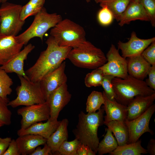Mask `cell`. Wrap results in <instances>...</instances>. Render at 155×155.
Returning a JSON list of instances; mask_svg holds the SVG:
<instances>
[{
	"mask_svg": "<svg viewBox=\"0 0 155 155\" xmlns=\"http://www.w3.org/2000/svg\"><path fill=\"white\" fill-rule=\"evenodd\" d=\"M46 49L42 52L34 64L25 71L29 80L39 82L46 75L57 68L67 58L71 47L59 46L50 36L46 41Z\"/></svg>",
	"mask_w": 155,
	"mask_h": 155,
	"instance_id": "cell-1",
	"label": "cell"
},
{
	"mask_svg": "<svg viewBox=\"0 0 155 155\" xmlns=\"http://www.w3.org/2000/svg\"><path fill=\"white\" fill-rule=\"evenodd\" d=\"M104 112L103 108L97 112L86 114L81 111L76 127L72 131L75 138L81 144L88 146L96 153L99 143L98 130L104 124Z\"/></svg>",
	"mask_w": 155,
	"mask_h": 155,
	"instance_id": "cell-2",
	"label": "cell"
},
{
	"mask_svg": "<svg viewBox=\"0 0 155 155\" xmlns=\"http://www.w3.org/2000/svg\"><path fill=\"white\" fill-rule=\"evenodd\" d=\"M112 83L116 95L115 100L126 106L136 96L155 93V90L148 86L145 81L129 75L124 79L114 77Z\"/></svg>",
	"mask_w": 155,
	"mask_h": 155,
	"instance_id": "cell-3",
	"label": "cell"
},
{
	"mask_svg": "<svg viewBox=\"0 0 155 155\" xmlns=\"http://www.w3.org/2000/svg\"><path fill=\"white\" fill-rule=\"evenodd\" d=\"M50 34L61 46L78 47L83 45L87 41L84 28L68 19L62 20L52 28Z\"/></svg>",
	"mask_w": 155,
	"mask_h": 155,
	"instance_id": "cell-4",
	"label": "cell"
},
{
	"mask_svg": "<svg viewBox=\"0 0 155 155\" xmlns=\"http://www.w3.org/2000/svg\"><path fill=\"white\" fill-rule=\"evenodd\" d=\"M67 58L75 66L88 69L98 68L107 62L102 50L88 41L81 46L72 48Z\"/></svg>",
	"mask_w": 155,
	"mask_h": 155,
	"instance_id": "cell-5",
	"label": "cell"
},
{
	"mask_svg": "<svg viewBox=\"0 0 155 155\" xmlns=\"http://www.w3.org/2000/svg\"><path fill=\"white\" fill-rule=\"evenodd\" d=\"M62 20L61 16L56 13H49L44 7L35 16L29 27L24 32L16 36L18 42L24 45L27 44L32 38L38 37L42 41L45 33L54 27Z\"/></svg>",
	"mask_w": 155,
	"mask_h": 155,
	"instance_id": "cell-6",
	"label": "cell"
},
{
	"mask_svg": "<svg viewBox=\"0 0 155 155\" xmlns=\"http://www.w3.org/2000/svg\"><path fill=\"white\" fill-rule=\"evenodd\" d=\"M18 75L21 84L16 88L17 97L9 101L8 106L15 108L20 106H28L46 102L39 82H33L22 76Z\"/></svg>",
	"mask_w": 155,
	"mask_h": 155,
	"instance_id": "cell-7",
	"label": "cell"
},
{
	"mask_svg": "<svg viewBox=\"0 0 155 155\" xmlns=\"http://www.w3.org/2000/svg\"><path fill=\"white\" fill-rule=\"evenodd\" d=\"M22 6L8 2L0 7V34L16 36L25 22L20 17Z\"/></svg>",
	"mask_w": 155,
	"mask_h": 155,
	"instance_id": "cell-8",
	"label": "cell"
},
{
	"mask_svg": "<svg viewBox=\"0 0 155 155\" xmlns=\"http://www.w3.org/2000/svg\"><path fill=\"white\" fill-rule=\"evenodd\" d=\"M106 62L98 68L104 75L125 79L128 75L126 58L121 56L119 49L112 44L106 55Z\"/></svg>",
	"mask_w": 155,
	"mask_h": 155,
	"instance_id": "cell-9",
	"label": "cell"
},
{
	"mask_svg": "<svg viewBox=\"0 0 155 155\" xmlns=\"http://www.w3.org/2000/svg\"><path fill=\"white\" fill-rule=\"evenodd\" d=\"M17 113L22 117L20 129H22L35 123L47 121L50 118L49 108L46 102L25 106L18 109Z\"/></svg>",
	"mask_w": 155,
	"mask_h": 155,
	"instance_id": "cell-10",
	"label": "cell"
},
{
	"mask_svg": "<svg viewBox=\"0 0 155 155\" xmlns=\"http://www.w3.org/2000/svg\"><path fill=\"white\" fill-rule=\"evenodd\" d=\"M155 111V104H153L144 113L131 120L127 119L124 121L128 131L127 144L134 142L139 140L144 133L149 132L153 135V131L149 128L150 121Z\"/></svg>",
	"mask_w": 155,
	"mask_h": 155,
	"instance_id": "cell-11",
	"label": "cell"
},
{
	"mask_svg": "<svg viewBox=\"0 0 155 155\" xmlns=\"http://www.w3.org/2000/svg\"><path fill=\"white\" fill-rule=\"evenodd\" d=\"M71 97V95L68 90L66 83L50 94L46 102L49 108L51 119L57 120L60 112L70 102Z\"/></svg>",
	"mask_w": 155,
	"mask_h": 155,
	"instance_id": "cell-12",
	"label": "cell"
},
{
	"mask_svg": "<svg viewBox=\"0 0 155 155\" xmlns=\"http://www.w3.org/2000/svg\"><path fill=\"white\" fill-rule=\"evenodd\" d=\"M65 62L57 69L45 75L39 82L46 100L50 94L63 84L66 83L67 77L65 73Z\"/></svg>",
	"mask_w": 155,
	"mask_h": 155,
	"instance_id": "cell-13",
	"label": "cell"
},
{
	"mask_svg": "<svg viewBox=\"0 0 155 155\" xmlns=\"http://www.w3.org/2000/svg\"><path fill=\"white\" fill-rule=\"evenodd\" d=\"M154 41L155 37L147 39L139 38L135 32L133 31L127 42H124L119 40L117 45L119 49L121 50L122 56L126 58L141 54Z\"/></svg>",
	"mask_w": 155,
	"mask_h": 155,
	"instance_id": "cell-14",
	"label": "cell"
},
{
	"mask_svg": "<svg viewBox=\"0 0 155 155\" xmlns=\"http://www.w3.org/2000/svg\"><path fill=\"white\" fill-rule=\"evenodd\" d=\"M24 45L19 43L16 36L0 34V65H4L21 51Z\"/></svg>",
	"mask_w": 155,
	"mask_h": 155,
	"instance_id": "cell-15",
	"label": "cell"
},
{
	"mask_svg": "<svg viewBox=\"0 0 155 155\" xmlns=\"http://www.w3.org/2000/svg\"><path fill=\"white\" fill-rule=\"evenodd\" d=\"M102 93L104 100L102 108L106 113L104 124L112 121H124L127 118V106L119 103L115 99H109L103 91Z\"/></svg>",
	"mask_w": 155,
	"mask_h": 155,
	"instance_id": "cell-16",
	"label": "cell"
},
{
	"mask_svg": "<svg viewBox=\"0 0 155 155\" xmlns=\"http://www.w3.org/2000/svg\"><path fill=\"white\" fill-rule=\"evenodd\" d=\"M155 99V93L146 96L135 97L127 105V119L131 120L144 113L153 104Z\"/></svg>",
	"mask_w": 155,
	"mask_h": 155,
	"instance_id": "cell-17",
	"label": "cell"
},
{
	"mask_svg": "<svg viewBox=\"0 0 155 155\" xmlns=\"http://www.w3.org/2000/svg\"><path fill=\"white\" fill-rule=\"evenodd\" d=\"M60 121L53 120L49 118L46 122H39L34 123L24 129L18 130L17 134L18 136L32 134L41 136L47 139L57 129Z\"/></svg>",
	"mask_w": 155,
	"mask_h": 155,
	"instance_id": "cell-18",
	"label": "cell"
},
{
	"mask_svg": "<svg viewBox=\"0 0 155 155\" xmlns=\"http://www.w3.org/2000/svg\"><path fill=\"white\" fill-rule=\"evenodd\" d=\"M34 48L35 46L31 44H28L9 62L1 66L0 68L4 69L7 73H14L29 80L24 69V63L28 54Z\"/></svg>",
	"mask_w": 155,
	"mask_h": 155,
	"instance_id": "cell-19",
	"label": "cell"
},
{
	"mask_svg": "<svg viewBox=\"0 0 155 155\" xmlns=\"http://www.w3.org/2000/svg\"><path fill=\"white\" fill-rule=\"evenodd\" d=\"M129 75L138 80H144L148 75L151 65L141 54L126 58Z\"/></svg>",
	"mask_w": 155,
	"mask_h": 155,
	"instance_id": "cell-20",
	"label": "cell"
},
{
	"mask_svg": "<svg viewBox=\"0 0 155 155\" xmlns=\"http://www.w3.org/2000/svg\"><path fill=\"white\" fill-rule=\"evenodd\" d=\"M137 20L150 21L142 4L139 2H135L133 0L122 14L118 24L120 26H122L125 24H129L132 21Z\"/></svg>",
	"mask_w": 155,
	"mask_h": 155,
	"instance_id": "cell-21",
	"label": "cell"
},
{
	"mask_svg": "<svg viewBox=\"0 0 155 155\" xmlns=\"http://www.w3.org/2000/svg\"><path fill=\"white\" fill-rule=\"evenodd\" d=\"M47 140L41 136L32 134L19 136L16 140L22 155H31L38 146L45 144Z\"/></svg>",
	"mask_w": 155,
	"mask_h": 155,
	"instance_id": "cell-22",
	"label": "cell"
},
{
	"mask_svg": "<svg viewBox=\"0 0 155 155\" xmlns=\"http://www.w3.org/2000/svg\"><path fill=\"white\" fill-rule=\"evenodd\" d=\"M69 123L68 120L66 118L60 121L57 129L47 139L46 143L50 148L53 155L55 154L63 142L67 140Z\"/></svg>",
	"mask_w": 155,
	"mask_h": 155,
	"instance_id": "cell-23",
	"label": "cell"
},
{
	"mask_svg": "<svg viewBox=\"0 0 155 155\" xmlns=\"http://www.w3.org/2000/svg\"><path fill=\"white\" fill-rule=\"evenodd\" d=\"M104 124L114 134L118 146H122L127 144L129 133L124 121H112Z\"/></svg>",
	"mask_w": 155,
	"mask_h": 155,
	"instance_id": "cell-24",
	"label": "cell"
},
{
	"mask_svg": "<svg viewBox=\"0 0 155 155\" xmlns=\"http://www.w3.org/2000/svg\"><path fill=\"white\" fill-rule=\"evenodd\" d=\"M141 140L136 142L125 145L118 146L110 155H141L147 153V150L141 145Z\"/></svg>",
	"mask_w": 155,
	"mask_h": 155,
	"instance_id": "cell-25",
	"label": "cell"
},
{
	"mask_svg": "<svg viewBox=\"0 0 155 155\" xmlns=\"http://www.w3.org/2000/svg\"><path fill=\"white\" fill-rule=\"evenodd\" d=\"M133 0H106L100 3L102 7H106L113 14L114 19L119 22L129 4Z\"/></svg>",
	"mask_w": 155,
	"mask_h": 155,
	"instance_id": "cell-26",
	"label": "cell"
},
{
	"mask_svg": "<svg viewBox=\"0 0 155 155\" xmlns=\"http://www.w3.org/2000/svg\"><path fill=\"white\" fill-rule=\"evenodd\" d=\"M106 129V133L103 139L99 143L98 147L97 153L99 155L109 154L114 150L118 146L111 130L108 128Z\"/></svg>",
	"mask_w": 155,
	"mask_h": 155,
	"instance_id": "cell-27",
	"label": "cell"
},
{
	"mask_svg": "<svg viewBox=\"0 0 155 155\" xmlns=\"http://www.w3.org/2000/svg\"><path fill=\"white\" fill-rule=\"evenodd\" d=\"M45 0H30L22 6L20 17L23 20L29 16H35L43 8Z\"/></svg>",
	"mask_w": 155,
	"mask_h": 155,
	"instance_id": "cell-28",
	"label": "cell"
},
{
	"mask_svg": "<svg viewBox=\"0 0 155 155\" xmlns=\"http://www.w3.org/2000/svg\"><path fill=\"white\" fill-rule=\"evenodd\" d=\"M102 92L93 91L88 96L86 102V111L88 113L96 112L101 108L104 102Z\"/></svg>",
	"mask_w": 155,
	"mask_h": 155,
	"instance_id": "cell-29",
	"label": "cell"
},
{
	"mask_svg": "<svg viewBox=\"0 0 155 155\" xmlns=\"http://www.w3.org/2000/svg\"><path fill=\"white\" fill-rule=\"evenodd\" d=\"M12 80L3 69L0 68V97L7 99L8 95H10L12 90L11 86L13 84Z\"/></svg>",
	"mask_w": 155,
	"mask_h": 155,
	"instance_id": "cell-30",
	"label": "cell"
},
{
	"mask_svg": "<svg viewBox=\"0 0 155 155\" xmlns=\"http://www.w3.org/2000/svg\"><path fill=\"white\" fill-rule=\"evenodd\" d=\"M104 75L102 71L98 68L94 69L87 74L84 79V83L87 87L101 86Z\"/></svg>",
	"mask_w": 155,
	"mask_h": 155,
	"instance_id": "cell-31",
	"label": "cell"
},
{
	"mask_svg": "<svg viewBox=\"0 0 155 155\" xmlns=\"http://www.w3.org/2000/svg\"><path fill=\"white\" fill-rule=\"evenodd\" d=\"M80 142L76 138L71 141L65 140L61 144L55 155H76Z\"/></svg>",
	"mask_w": 155,
	"mask_h": 155,
	"instance_id": "cell-32",
	"label": "cell"
},
{
	"mask_svg": "<svg viewBox=\"0 0 155 155\" xmlns=\"http://www.w3.org/2000/svg\"><path fill=\"white\" fill-rule=\"evenodd\" d=\"M9 99H5L0 97V123L9 125L11 123V112L8 108Z\"/></svg>",
	"mask_w": 155,
	"mask_h": 155,
	"instance_id": "cell-33",
	"label": "cell"
},
{
	"mask_svg": "<svg viewBox=\"0 0 155 155\" xmlns=\"http://www.w3.org/2000/svg\"><path fill=\"white\" fill-rule=\"evenodd\" d=\"M114 77L110 75H104L101 86L106 96L110 100L115 99L116 95L112 83Z\"/></svg>",
	"mask_w": 155,
	"mask_h": 155,
	"instance_id": "cell-34",
	"label": "cell"
},
{
	"mask_svg": "<svg viewBox=\"0 0 155 155\" xmlns=\"http://www.w3.org/2000/svg\"><path fill=\"white\" fill-rule=\"evenodd\" d=\"M97 18L99 23L103 26H107L113 22L114 17L109 9L106 6L102 7L99 11Z\"/></svg>",
	"mask_w": 155,
	"mask_h": 155,
	"instance_id": "cell-35",
	"label": "cell"
},
{
	"mask_svg": "<svg viewBox=\"0 0 155 155\" xmlns=\"http://www.w3.org/2000/svg\"><path fill=\"white\" fill-rule=\"evenodd\" d=\"M144 6L153 27L155 26V0H140Z\"/></svg>",
	"mask_w": 155,
	"mask_h": 155,
	"instance_id": "cell-36",
	"label": "cell"
},
{
	"mask_svg": "<svg viewBox=\"0 0 155 155\" xmlns=\"http://www.w3.org/2000/svg\"><path fill=\"white\" fill-rule=\"evenodd\" d=\"M141 55L151 65H155V41L144 50Z\"/></svg>",
	"mask_w": 155,
	"mask_h": 155,
	"instance_id": "cell-37",
	"label": "cell"
},
{
	"mask_svg": "<svg viewBox=\"0 0 155 155\" xmlns=\"http://www.w3.org/2000/svg\"><path fill=\"white\" fill-rule=\"evenodd\" d=\"M148 75V78L145 82L148 86L155 90V65L151 66Z\"/></svg>",
	"mask_w": 155,
	"mask_h": 155,
	"instance_id": "cell-38",
	"label": "cell"
},
{
	"mask_svg": "<svg viewBox=\"0 0 155 155\" xmlns=\"http://www.w3.org/2000/svg\"><path fill=\"white\" fill-rule=\"evenodd\" d=\"M21 155L16 140H11L9 146L3 155Z\"/></svg>",
	"mask_w": 155,
	"mask_h": 155,
	"instance_id": "cell-39",
	"label": "cell"
},
{
	"mask_svg": "<svg viewBox=\"0 0 155 155\" xmlns=\"http://www.w3.org/2000/svg\"><path fill=\"white\" fill-rule=\"evenodd\" d=\"M44 145L42 148L39 146H38L31 155H53L50 148L46 144Z\"/></svg>",
	"mask_w": 155,
	"mask_h": 155,
	"instance_id": "cell-40",
	"label": "cell"
},
{
	"mask_svg": "<svg viewBox=\"0 0 155 155\" xmlns=\"http://www.w3.org/2000/svg\"><path fill=\"white\" fill-rule=\"evenodd\" d=\"M11 140L10 137L2 138L0 137V155H3Z\"/></svg>",
	"mask_w": 155,
	"mask_h": 155,
	"instance_id": "cell-41",
	"label": "cell"
},
{
	"mask_svg": "<svg viewBox=\"0 0 155 155\" xmlns=\"http://www.w3.org/2000/svg\"><path fill=\"white\" fill-rule=\"evenodd\" d=\"M148 153L150 155H155V140L151 139L149 141L146 149Z\"/></svg>",
	"mask_w": 155,
	"mask_h": 155,
	"instance_id": "cell-42",
	"label": "cell"
},
{
	"mask_svg": "<svg viewBox=\"0 0 155 155\" xmlns=\"http://www.w3.org/2000/svg\"><path fill=\"white\" fill-rule=\"evenodd\" d=\"M89 147L84 144H79L77 151L76 155H87Z\"/></svg>",
	"mask_w": 155,
	"mask_h": 155,
	"instance_id": "cell-43",
	"label": "cell"
},
{
	"mask_svg": "<svg viewBox=\"0 0 155 155\" xmlns=\"http://www.w3.org/2000/svg\"><path fill=\"white\" fill-rule=\"evenodd\" d=\"M106 0H94L95 2L97 3H100L104 1H106Z\"/></svg>",
	"mask_w": 155,
	"mask_h": 155,
	"instance_id": "cell-44",
	"label": "cell"
},
{
	"mask_svg": "<svg viewBox=\"0 0 155 155\" xmlns=\"http://www.w3.org/2000/svg\"><path fill=\"white\" fill-rule=\"evenodd\" d=\"M7 0H2V3H3L7 2Z\"/></svg>",
	"mask_w": 155,
	"mask_h": 155,
	"instance_id": "cell-45",
	"label": "cell"
},
{
	"mask_svg": "<svg viewBox=\"0 0 155 155\" xmlns=\"http://www.w3.org/2000/svg\"><path fill=\"white\" fill-rule=\"evenodd\" d=\"M85 0L87 3H89L91 1V0Z\"/></svg>",
	"mask_w": 155,
	"mask_h": 155,
	"instance_id": "cell-46",
	"label": "cell"
},
{
	"mask_svg": "<svg viewBox=\"0 0 155 155\" xmlns=\"http://www.w3.org/2000/svg\"><path fill=\"white\" fill-rule=\"evenodd\" d=\"M3 125L0 123V127L3 126Z\"/></svg>",
	"mask_w": 155,
	"mask_h": 155,
	"instance_id": "cell-47",
	"label": "cell"
},
{
	"mask_svg": "<svg viewBox=\"0 0 155 155\" xmlns=\"http://www.w3.org/2000/svg\"><path fill=\"white\" fill-rule=\"evenodd\" d=\"M140 0H134V1L135 2H139Z\"/></svg>",
	"mask_w": 155,
	"mask_h": 155,
	"instance_id": "cell-48",
	"label": "cell"
},
{
	"mask_svg": "<svg viewBox=\"0 0 155 155\" xmlns=\"http://www.w3.org/2000/svg\"><path fill=\"white\" fill-rule=\"evenodd\" d=\"M2 0H0V3H2Z\"/></svg>",
	"mask_w": 155,
	"mask_h": 155,
	"instance_id": "cell-49",
	"label": "cell"
},
{
	"mask_svg": "<svg viewBox=\"0 0 155 155\" xmlns=\"http://www.w3.org/2000/svg\"></svg>",
	"mask_w": 155,
	"mask_h": 155,
	"instance_id": "cell-50",
	"label": "cell"
}]
</instances>
